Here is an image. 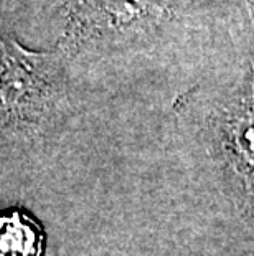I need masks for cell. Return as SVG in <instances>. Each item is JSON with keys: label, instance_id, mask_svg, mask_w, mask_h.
<instances>
[{"label": "cell", "instance_id": "cell-2", "mask_svg": "<svg viewBox=\"0 0 254 256\" xmlns=\"http://www.w3.org/2000/svg\"><path fill=\"white\" fill-rule=\"evenodd\" d=\"M74 72L64 53L28 50L7 34L0 42L3 134L33 136L55 128L74 106Z\"/></svg>", "mask_w": 254, "mask_h": 256}, {"label": "cell", "instance_id": "cell-4", "mask_svg": "<svg viewBox=\"0 0 254 256\" xmlns=\"http://www.w3.org/2000/svg\"><path fill=\"white\" fill-rule=\"evenodd\" d=\"M246 2H248V5H250V7L254 8V0H246Z\"/></svg>", "mask_w": 254, "mask_h": 256}, {"label": "cell", "instance_id": "cell-3", "mask_svg": "<svg viewBox=\"0 0 254 256\" xmlns=\"http://www.w3.org/2000/svg\"><path fill=\"white\" fill-rule=\"evenodd\" d=\"M0 256H43L45 233L23 212L13 210L0 218Z\"/></svg>", "mask_w": 254, "mask_h": 256}, {"label": "cell", "instance_id": "cell-1", "mask_svg": "<svg viewBox=\"0 0 254 256\" xmlns=\"http://www.w3.org/2000/svg\"><path fill=\"white\" fill-rule=\"evenodd\" d=\"M58 48L86 60L152 55L197 35L254 40L246 0H66Z\"/></svg>", "mask_w": 254, "mask_h": 256}]
</instances>
